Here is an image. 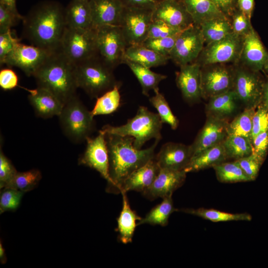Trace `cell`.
I'll return each mask as SVG.
<instances>
[{"label":"cell","mask_w":268,"mask_h":268,"mask_svg":"<svg viewBox=\"0 0 268 268\" xmlns=\"http://www.w3.org/2000/svg\"><path fill=\"white\" fill-rule=\"evenodd\" d=\"M217 7L227 17L237 7V0H212Z\"/></svg>","instance_id":"obj_53"},{"label":"cell","mask_w":268,"mask_h":268,"mask_svg":"<svg viewBox=\"0 0 268 268\" xmlns=\"http://www.w3.org/2000/svg\"><path fill=\"white\" fill-rule=\"evenodd\" d=\"M152 20H161L181 30L194 24L182 1L161 0L152 10Z\"/></svg>","instance_id":"obj_17"},{"label":"cell","mask_w":268,"mask_h":268,"mask_svg":"<svg viewBox=\"0 0 268 268\" xmlns=\"http://www.w3.org/2000/svg\"><path fill=\"white\" fill-rule=\"evenodd\" d=\"M228 159L223 142L194 155L185 169L186 173L197 172L219 164Z\"/></svg>","instance_id":"obj_27"},{"label":"cell","mask_w":268,"mask_h":268,"mask_svg":"<svg viewBox=\"0 0 268 268\" xmlns=\"http://www.w3.org/2000/svg\"><path fill=\"white\" fill-rule=\"evenodd\" d=\"M259 105L268 110V75H267L265 78L262 97Z\"/></svg>","instance_id":"obj_55"},{"label":"cell","mask_w":268,"mask_h":268,"mask_svg":"<svg viewBox=\"0 0 268 268\" xmlns=\"http://www.w3.org/2000/svg\"><path fill=\"white\" fill-rule=\"evenodd\" d=\"M193 154L191 145L168 142L162 145L155 159L160 169L184 170Z\"/></svg>","instance_id":"obj_19"},{"label":"cell","mask_w":268,"mask_h":268,"mask_svg":"<svg viewBox=\"0 0 268 268\" xmlns=\"http://www.w3.org/2000/svg\"><path fill=\"white\" fill-rule=\"evenodd\" d=\"M33 76L37 87L51 92L64 105L77 95L75 65L60 50L51 53Z\"/></svg>","instance_id":"obj_3"},{"label":"cell","mask_w":268,"mask_h":268,"mask_svg":"<svg viewBox=\"0 0 268 268\" xmlns=\"http://www.w3.org/2000/svg\"><path fill=\"white\" fill-rule=\"evenodd\" d=\"M123 198V208L119 216L117 218L118 231L121 241L124 244H128L132 241L136 221L141 218L131 209L126 196V193L122 192Z\"/></svg>","instance_id":"obj_30"},{"label":"cell","mask_w":268,"mask_h":268,"mask_svg":"<svg viewBox=\"0 0 268 268\" xmlns=\"http://www.w3.org/2000/svg\"><path fill=\"white\" fill-rule=\"evenodd\" d=\"M194 24L199 26L206 20L225 15L212 0H182Z\"/></svg>","instance_id":"obj_28"},{"label":"cell","mask_w":268,"mask_h":268,"mask_svg":"<svg viewBox=\"0 0 268 268\" xmlns=\"http://www.w3.org/2000/svg\"><path fill=\"white\" fill-rule=\"evenodd\" d=\"M155 95L149 99L150 104L157 110L162 123L169 125L172 129L176 130L179 126V120L172 113L164 95L157 90Z\"/></svg>","instance_id":"obj_40"},{"label":"cell","mask_w":268,"mask_h":268,"mask_svg":"<svg viewBox=\"0 0 268 268\" xmlns=\"http://www.w3.org/2000/svg\"><path fill=\"white\" fill-rule=\"evenodd\" d=\"M268 60V52L253 28L244 38L239 63L251 70L261 71Z\"/></svg>","instance_id":"obj_21"},{"label":"cell","mask_w":268,"mask_h":268,"mask_svg":"<svg viewBox=\"0 0 268 268\" xmlns=\"http://www.w3.org/2000/svg\"><path fill=\"white\" fill-rule=\"evenodd\" d=\"M201 66L193 62L180 67L176 82L184 100L189 104L198 102L201 97Z\"/></svg>","instance_id":"obj_18"},{"label":"cell","mask_w":268,"mask_h":268,"mask_svg":"<svg viewBox=\"0 0 268 268\" xmlns=\"http://www.w3.org/2000/svg\"><path fill=\"white\" fill-rule=\"evenodd\" d=\"M182 30L162 21L152 20L149 28L147 38L155 39L171 37L179 34Z\"/></svg>","instance_id":"obj_45"},{"label":"cell","mask_w":268,"mask_h":268,"mask_svg":"<svg viewBox=\"0 0 268 268\" xmlns=\"http://www.w3.org/2000/svg\"><path fill=\"white\" fill-rule=\"evenodd\" d=\"M237 7L251 19L254 8V0H237Z\"/></svg>","instance_id":"obj_54"},{"label":"cell","mask_w":268,"mask_h":268,"mask_svg":"<svg viewBox=\"0 0 268 268\" xmlns=\"http://www.w3.org/2000/svg\"><path fill=\"white\" fill-rule=\"evenodd\" d=\"M228 123L227 119L207 116L203 127L191 144L193 156L206 148L222 143L228 135Z\"/></svg>","instance_id":"obj_16"},{"label":"cell","mask_w":268,"mask_h":268,"mask_svg":"<svg viewBox=\"0 0 268 268\" xmlns=\"http://www.w3.org/2000/svg\"><path fill=\"white\" fill-rule=\"evenodd\" d=\"M20 40L14 35L11 30L0 34V64L3 65L6 56Z\"/></svg>","instance_id":"obj_49"},{"label":"cell","mask_w":268,"mask_h":268,"mask_svg":"<svg viewBox=\"0 0 268 268\" xmlns=\"http://www.w3.org/2000/svg\"><path fill=\"white\" fill-rule=\"evenodd\" d=\"M172 196L163 198L160 203L152 208L144 218L138 221L137 226L143 224L166 226L171 214L177 210L174 206Z\"/></svg>","instance_id":"obj_33"},{"label":"cell","mask_w":268,"mask_h":268,"mask_svg":"<svg viewBox=\"0 0 268 268\" xmlns=\"http://www.w3.org/2000/svg\"><path fill=\"white\" fill-rule=\"evenodd\" d=\"M236 65L232 90L244 108H257L261 101L265 78L260 71Z\"/></svg>","instance_id":"obj_8"},{"label":"cell","mask_w":268,"mask_h":268,"mask_svg":"<svg viewBox=\"0 0 268 268\" xmlns=\"http://www.w3.org/2000/svg\"><path fill=\"white\" fill-rule=\"evenodd\" d=\"M113 69L98 56L75 65L78 88L82 89L92 98H97L116 86H120Z\"/></svg>","instance_id":"obj_5"},{"label":"cell","mask_w":268,"mask_h":268,"mask_svg":"<svg viewBox=\"0 0 268 268\" xmlns=\"http://www.w3.org/2000/svg\"><path fill=\"white\" fill-rule=\"evenodd\" d=\"M86 141V148L79 158V164L95 169L109 183V157L105 134L99 131L98 135L88 137Z\"/></svg>","instance_id":"obj_15"},{"label":"cell","mask_w":268,"mask_h":268,"mask_svg":"<svg viewBox=\"0 0 268 268\" xmlns=\"http://www.w3.org/2000/svg\"><path fill=\"white\" fill-rule=\"evenodd\" d=\"M24 193L14 189H2L0 196V213L16 209Z\"/></svg>","instance_id":"obj_41"},{"label":"cell","mask_w":268,"mask_h":268,"mask_svg":"<svg viewBox=\"0 0 268 268\" xmlns=\"http://www.w3.org/2000/svg\"><path fill=\"white\" fill-rule=\"evenodd\" d=\"M263 71L266 75H268V60L264 66Z\"/></svg>","instance_id":"obj_58"},{"label":"cell","mask_w":268,"mask_h":268,"mask_svg":"<svg viewBox=\"0 0 268 268\" xmlns=\"http://www.w3.org/2000/svg\"><path fill=\"white\" fill-rule=\"evenodd\" d=\"M251 142L252 153L264 161L268 152V130L258 134Z\"/></svg>","instance_id":"obj_50"},{"label":"cell","mask_w":268,"mask_h":268,"mask_svg":"<svg viewBox=\"0 0 268 268\" xmlns=\"http://www.w3.org/2000/svg\"><path fill=\"white\" fill-rule=\"evenodd\" d=\"M213 168L217 180L220 182L233 183L250 181L236 160L225 161Z\"/></svg>","instance_id":"obj_38"},{"label":"cell","mask_w":268,"mask_h":268,"mask_svg":"<svg viewBox=\"0 0 268 268\" xmlns=\"http://www.w3.org/2000/svg\"><path fill=\"white\" fill-rule=\"evenodd\" d=\"M162 124L158 114L140 106L136 115L129 119L125 124L120 126L106 125L100 131L104 134L132 136L134 138V148L141 149L143 145L152 138L160 140Z\"/></svg>","instance_id":"obj_4"},{"label":"cell","mask_w":268,"mask_h":268,"mask_svg":"<svg viewBox=\"0 0 268 268\" xmlns=\"http://www.w3.org/2000/svg\"><path fill=\"white\" fill-rule=\"evenodd\" d=\"M181 211L214 222L229 221H249L252 219L251 215L247 213H231L214 209L184 208L181 209Z\"/></svg>","instance_id":"obj_34"},{"label":"cell","mask_w":268,"mask_h":268,"mask_svg":"<svg viewBox=\"0 0 268 268\" xmlns=\"http://www.w3.org/2000/svg\"><path fill=\"white\" fill-rule=\"evenodd\" d=\"M268 130V110L259 105L256 109L252 121L251 140L261 133Z\"/></svg>","instance_id":"obj_46"},{"label":"cell","mask_w":268,"mask_h":268,"mask_svg":"<svg viewBox=\"0 0 268 268\" xmlns=\"http://www.w3.org/2000/svg\"><path fill=\"white\" fill-rule=\"evenodd\" d=\"M51 53L40 47L19 42L6 56L3 64L18 67L28 76H33Z\"/></svg>","instance_id":"obj_14"},{"label":"cell","mask_w":268,"mask_h":268,"mask_svg":"<svg viewBox=\"0 0 268 268\" xmlns=\"http://www.w3.org/2000/svg\"><path fill=\"white\" fill-rule=\"evenodd\" d=\"M0 3L7 7L15 14L20 15L16 8V0H0Z\"/></svg>","instance_id":"obj_56"},{"label":"cell","mask_w":268,"mask_h":268,"mask_svg":"<svg viewBox=\"0 0 268 268\" xmlns=\"http://www.w3.org/2000/svg\"><path fill=\"white\" fill-rule=\"evenodd\" d=\"M120 87L116 86L96 98L94 107L90 111L93 118L97 115L111 114L118 109L121 103Z\"/></svg>","instance_id":"obj_37"},{"label":"cell","mask_w":268,"mask_h":268,"mask_svg":"<svg viewBox=\"0 0 268 268\" xmlns=\"http://www.w3.org/2000/svg\"><path fill=\"white\" fill-rule=\"evenodd\" d=\"M160 170L154 158L132 173L122 183L120 193L130 191L143 192L151 185Z\"/></svg>","instance_id":"obj_24"},{"label":"cell","mask_w":268,"mask_h":268,"mask_svg":"<svg viewBox=\"0 0 268 268\" xmlns=\"http://www.w3.org/2000/svg\"><path fill=\"white\" fill-rule=\"evenodd\" d=\"M17 171L10 160L0 150V188L3 189L13 178Z\"/></svg>","instance_id":"obj_48"},{"label":"cell","mask_w":268,"mask_h":268,"mask_svg":"<svg viewBox=\"0 0 268 268\" xmlns=\"http://www.w3.org/2000/svg\"><path fill=\"white\" fill-rule=\"evenodd\" d=\"M0 259L1 263H4L6 262V256L4 250L2 247L1 243H0Z\"/></svg>","instance_id":"obj_57"},{"label":"cell","mask_w":268,"mask_h":268,"mask_svg":"<svg viewBox=\"0 0 268 268\" xmlns=\"http://www.w3.org/2000/svg\"><path fill=\"white\" fill-rule=\"evenodd\" d=\"M124 63L127 65L136 76L141 85L142 93L146 96H149L151 90H158L159 84L167 77L166 75L153 72L149 68L127 59H124Z\"/></svg>","instance_id":"obj_31"},{"label":"cell","mask_w":268,"mask_h":268,"mask_svg":"<svg viewBox=\"0 0 268 268\" xmlns=\"http://www.w3.org/2000/svg\"><path fill=\"white\" fill-rule=\"evenodd\" d=\"M41 178L40 172L36 169L17 172L3 188L14 189L25 193L33 190L38 185Z\"/></svg>","instance_id":"obj_39"},{"label":"cell","mask_w":268,"mask_h":268,"mask_svg":"<svg viewBox=\"0 0 268 268\" xmlns=\"http://www.w3.org/2000/svg\"><path fill=\"white\" fill-rule=\"evenodd\" d=\"M125 59L148 68L165 65L169 57L160 55L141 44L129 45L125 52Z\"/></svg>","instance_id":"obj_29"},{"label":"cell","mask_w":268,"mask_h":268,"mask_svg":"<svg viewBox=\"0 0 268 268\" xmlns=\"http://www.w3.org/2000/svg\"><path fill=\"white\" fill-rule=\"evenodd\" d=\"M187 173L185 170H173L160 169L151 185L142 192L149 200L157 198L162 199L172 195L173 193L184 183Z\"/></svg>","instance_id":"obj_20"},{"label":"cell","mask_w":268,"mask_h":268,"mask_svg":"<svg viewBox=\"0 0 268 268\" xmlns=\"http://www.w3.org/2000/svg\"><path fill=\"white\" fill-rule=\"evenodd\" d=\"M204 44L200 26L193 24L179 33L169 59L180 67L194 62L204 48Z\"/></svg>","instance_id":"obj_13"},{"label":"cell","mask_w":268,"mask_h":268,"mask_svg":"<svg viewBox=\"0 0 268 268\" xmlns=\"http://www.w3.org/2000/svg\"><path fill=\"white\" fill-rule=\"evenodd\" d=\"M22 21L23 35L32 45L52 53L60 50L67 27L65 9L60 3L40 2L23 17Z\"/></svg>","instance_id":"obj_1"},{"label":"cell","mask_w":268,"mask_h":268,"mask_svg":"<svg viewBox=\"0 0 268 268\" xmlns=\"http://www.w3.org/2000/svg\"><path fill=\"white\" fill-rule=\"evenodd\" d=\"M241 104L232 89L208 99L205 107L206 116L228 120L235 114Z\"/></svg>","instance_id":"obj_26"},{"label":"cell","mask_w":268,"mask_h":268,"mask_svg":"<svg viewBox=\"0 0 268 268\" xmlns=\"http://www.w3.org/2000/svg\"><path fill=\"white\" fill-rule=\"evenodd\" d=\"M93 27L119 26L124 7L120 0H90Z\"/></svg>","instance_id":"obj_22"},{"label":"cell","mask_w":268,"mask_h":268,"mask_svg":"<svg viewBox=\"0 0 268 268\" xmlns=\"http://www.w3.org/2000/svg\"><path fill=\"white\" fill-rule=\"evenodd\" d=\"M66 135L74 142H81L89 137L95 128L90 111L75 96L66 103L58 116Z\"/></svg>","instance_id":"obj_6"},{"label":"cell","mask_w":268,"mask_h":268,"mask_svg":"<svg viewBox=\"0 0 268 268\" xmlns=\"http://www.w3.org/2000/svg\"><path fill=\"white\" fill-rule=\"evenodd\" d=\"M235 75V67L224 64L201 67V97L204 99L232 90Z\"/></svg>","instance_id":"obj_12"},{"label":"cell","mask_w":268,"mask_h":268,"mask_svg":"<svg viewBox=\"0 0 268 268\" xmlns=\"http://www.w3.org/2000/svg\"><path fill=\"white\" fill-rule=\"evenodd\" d=\"M179 33L166 38H147L141 44L160 55L169 58L170 53L175 45Z\"/></svg>","instance_id":"obj_42"},{"label":"cell","mask_w":268,"mask_h":268,"mask_svg":"<svg viewBox=\"0 0 268 268\" xmlns=\"http://www.w3.org/2000/svg\"><path fill=\"white\" fill-rule=\"evenodd\" d=\"M109 157L110 181L108 191L118 194L124 180L134 171L155 158V149L159 140H155L150 147L137 149L134 146V138L112 134H104Z\"/></svg>","instance_id":"obj_2"},{"label":"cell","mask_w":268,"mask_h":268,"mask_svg":"<svg viewBox=\"0 0 268 268\" xmlns=\"http://www.w3.org/2000/svg\"><path fill=\"white\" fill-rule=\"evenodd\" d=\"M67 27L87 29L93 27L89 0H71L65 9Z\"/></svg>","instance_id":"obj_25"},{"label":"cell","mask_w":268,"mask_h":268,"mask_svg":"<svg viewBox=\"0 0 268 268\" xmlns=\"http://www.w3.org/2000/svg\"><path fill=\"white\" fill-rule=\"evenodd\" d=\"M26 89L29 103L38 117L48 119L60 114L64 105L51 92L40 87Z\"/></svg>","instance_id":"obj_23"},{"label":"cell","mask_w":268,"mask_h":268,"mask_svg":"<svg viewBox=\"0 0 268 268\" xmlns=\"http://www.w3.org/2000/svg\"><path fill=\"white\" fill-rule=\"evenodd\" d=\"M152 9L124 6L119 26L128 45L141 44L147 38Z\"/></svg>","instance_id":"obj_11"},{"label":"cell","mask_w":268,"mask_h":268,"mask_svg":"<svg viewBox=\"0 0 268 268\" xmlns=\"http://www.w3.org/2000/svg\"><path fill=\"white\" fill-rule=\"evenodd\" d=\"M256 108H246L229 122L227 132L228 135H239L251 139L252 121Z\"/></svg>","instance_id":"obj_36"},{"label":"cell","mask_w":268,"mask_h":268,"mask_svg":"<svg viewBox=\"0 0 268 268\" xmlns=\"http://www.w3.org/2000/svg\"><path fill=\"white\" fill-rule=\"evenodd\" d=\"M96 29L98 55L113 69L124 63L128 45L120 27L108 25Z\"/></svg>","instance_id":"obj_9"},{"label":"cell","mask_w":268,"mask_h":268,"mask_svg":"<svg viewBox=\"0 0 268 268\" xmlns=\"http://www.w3.org/2000/svg\"><path fill=\"white\" fill-rule=\"evenodd\" d=\"M223 144L228 159L236 160L250 155L253 152L251 140L246 137L228 135Z\"/></svg>","instance_id":"obj_35"},{"label":"cell","mask_w":268,"mask_h":268,"mask_svg":"<svg viewBox=\"0 0 268 268\" xmlns=\"http://www.w3.org/2000/svg\"><path fill=\"white\" fill-rule=\"evenodd\" d=\"M24 16L18 15L0 3V34L11 30Z\"/></svg>","instance_id":"obj_47"},{"label":"cell","mask_w":268,"mask_h":268,"mask_svg":"<svg viewBox=\"0 0 268 268\" xmlns=\"http://www.w3.org/2000/svg\"><path fill=\"white\" fill-rule=\"evenodd\" d=\"M199 26L206 45L221 40L233 32L230 19L227 16L206 20Z\"/></svg>","instance_id":"obj_32"},{"label":"cell","mask_w":268,"mask_h":268,"mask_svg":"<svg viewBox=\"0 0 268 268\" xmlns=\"http://www.w3.org/2000/svg\"></svg>","instance_id":"obj_60"},{"label":"cell","mask_w":268,"mask_h":268,"mask_svg":"<svg viewBox=\"0 0 268 268\" xmlns=\"http://www.w3.org/2000/svg\"><path fill=\"white\" fill-rule=\"evenodd\" d=\"M250 181L257 178L260 169L264 162L253 153L247 156L236 160Z\"/></svg>","instance_id":"obj_44"},{"label":"cell","mask_w":268,"mask_h":268,"mask_svg":"<svg viewBox=\"0 0 268 268\" xmlns=\"http://www.w3.org/2000/svg\"><path fill=\"white\" fill-rule=\"evenodd\" d=\"M244 38L233 32L218 41L206 45L195 61L201 67L239 63Z\"/></svg>","instance_id":"obj_10"},{"label":"cell","mask_w":268,"mask_h":268,"mask_svg":"<svg viewBox=\"0 0 268 268\" xmlns=\"http://www.w3.org/2000/svg\"><path fill=\"white\" fill-rule=\"evenodd\" d=\"M18 78L16 73L10 68L0 71V86L4 90H9L18 86Z\"/></svg>","instance_id":"obj_51"},{"label":"cell","mask_w":268,"mask_h":268,"mask_svg":"<svg viewBox=\"0 0 268 268\" xmlns=\"http://www.w3.org/2000/svg\"><path fill=\"white\" fill-rule=\"evenodd\" d=\"M180 0V1H182V0Z\"/></svg>","instance_id":"obj_59"},{"label":"cell","mask_w":268,"mask_h":268,"mask_svg":"<svg viewBox=\"0 0 268 268\" xmlns=\"http://www.w3.org/2000/svg\"><path fill=\"white\" fill-rule=\"evenodd\" d=\"M230 16L233 32L237 35L244 38L253 28L251 19L238 7L234 10Z\"/></svg>","instance_id":"obj_43"},{"label":"cell","mask_w":268,"mask_h":268,"mask_svg":"<svg viewBox=\"0 0 268 268\" xmlns=\"http://www.w3.org/2000/svg\"><path fill=\"white\" fill-rule=\"evenodd\" d=\"M60 50L75 65L98 55L96 29H81L66 27Z\"/></svg>","instance_id":"obj_7"},{"label":"cell","mask_w":268,"mask_h":268,"mask_svg":"<svg viewBox=\"0 0 268 268\" xmlns=\"http://www.w3.org/2000/svg\"><path fill=\"white\" fill-rule=\"evenodd\" d=\"M125 7L153 9L161 0H120Z\"/></svg>","instance_id":"obj_52"}]
</instances>
